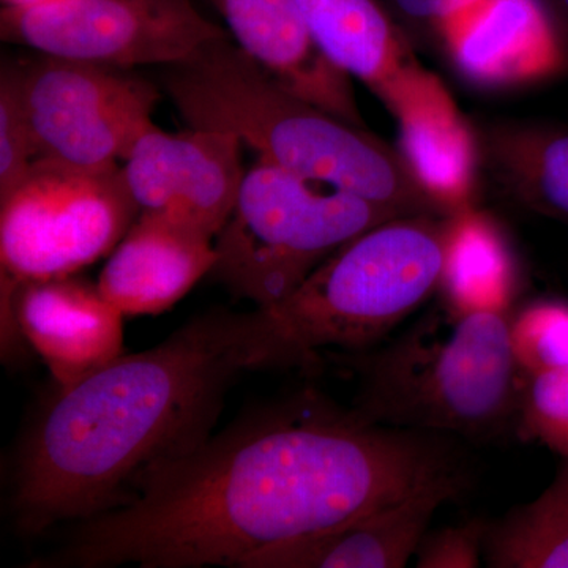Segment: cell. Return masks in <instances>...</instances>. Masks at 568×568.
<instances>
[{
    "instance_id": "cell-1",
    "label": "cell",
    "mask_w": 568,
    "mask_h": 568,
    "mask_svg": "<svg viewBox=\"0 0 568 568\" xmlns=\"http://www.w3.org/2000/svg\"><path fill=\"white\" fill-rule=\"evenodd\" d=\"M447 435L373 424L313 390L254 410L77 523L31 567L241 568L459 474Z\"/></svg>"
},
{
    "instance_id": "cell-2",
    "label": "cell",
    "mask_w": 568,
    "mask_h": 568,
    "mask_svg": "<svg viewBox=\"0 0 568 568\" xmlns=\"http://www.w3.org/2000/svg\"><path fill=\"white\" fill-rule=\"evenodd\" d=\"M268 335L261 306L211 310L160 345L59 387L18 457V528L37 536L130 503L153 470L211 439L239 376L274 369Z\"/></svg>"
},
{
    "instance_id": "cell-3",
    "label": "cell",
    "mask_w": 568,
    "mask_h": 568,
    "mask_svg": "<svg viewBox=\"0 0 568 568\" xmlns=\"http://www.w3.org/2000/svg\"><path fill=\"white\" fill-rule=\"evenodd\" d=\"M164 85L190 126L233 133L257 159L403 215L448 216L399 151L284 89L231 37L171 65Z\"/></svg>"
},
{
    "instance_id": "cell-4",
    "label": "cell",
    "mask_w": 568,
    "mask_h": 568,
    "mask_svg": "<svg viewBox=\"0 0 568 568\" xmlns=\"http://www.w3.org/2000/svg\"><path fill=\"white\" fill-rule=\"evenodd\" d=\"M510 315L458 313L440 302L402 334L354 354H328L357 376L353 409L373 424L488 436L515 422L519 386Z\"/></svg>"
},
{
    "instance_id": "cell-5",
    "label": "cell",
    "mask_w": 568,
    "mask_h": 568,
    "mask_svg": "<svg viewBox=\"0 0 568 568\" xmlns=\"http://www.w3.org/2000/svg\"><path fill=\"white\" fill-rule=\"evenodd\" d=\"M439 215L396 216L347 242L274 305V369L310 368L325 351L364 353L439 290L446 250Z\"/></svg>"
},
{
    "instance_id": "cell-6",
    "label": "cell",
    "mask_w": 568,
    "mask_h": 568,
    "mask_svg": "<svg viewBox=\"0 0 568 568\" xmlns=\"http://www.w3.org/2000/svg\"><path fill=\"white\" fill-rule=\"evenodd\" d=\"M405 216L257 159L215 237L211 274L256 306L283 301L347 242Z\"/></svg>"
},
{
    "instance_id": "cell-7",
    "label": "cell",
    "mask_w": 568,
    "mask_h": 568,
    "mask_svg": "<svg viewBox=\"0 0 568 568\" xmlns=\"http://www.w3.org/2000/svg\"><path fill=\"white\" fill-rule=\"evenodd\" d=\"M138 216L121 164L78 168L37 160L0 197L2 293L74 275L110 256Z\"/></svg>"
},
{
    "instance_id": "cell-8",
    "label": "cell",
    "mask_w": 568,
    "mask_h": 568,
    "mask_svg": "<svg viewBox=\"0 0 568 568\" xmlns=\"http://www.w3.org/2000/svg\"><path fill=\"white\" fill-rule=\"evenodd\" d=\"M3 41L43 55L115 69L175 65L213 41L227 39L193 0H54L6 6Z\"/></svg>"
},
{
    "instance_id": "cell-9",
    "label": "cell",
    "mask_w": 568,
    "mask_h": 568,
    "mask_svg": "<svg viewBox=\"0 0 568 568\" xmlns=\"http://www.w3.org/2000/svg\"><path fill=\"white\" fill-rule=\"evenodd\" d=\"M123 69L40 54L17 65L37 160L100 168L125 160L151 129L160 93Z\"/></svg>"
},
{
    "instance_id": "cell-10",
    "label": "cell",
    "mask_w": 568,
    "mask_h": 568,
    "mask_svg": "<svg viewBox=\"0 0 568 568\" xmlns=\"http://www.w3.org/2000/svg\"><path fill=\"white\" fill-rule=\"evenodd\" d=\"M241 149L222 130L166 133L152 125L123 160V181L140 213L215 241L244 181Z\"/></svg>"
},
{
    "instance_id": "cell-11",
    "label": "cell",
    "mask_w": 568,
    "mask_h": 568,
    "mask_svg": "<svg viewBox=\"0 0 568 568\" xmlns=\"http://www.w3.org/2000/svg\"><path fill=\"white\" fill-rule=\"evenodd\" d=\"M123 317L97 283L74 275L2 293L3 339H24L59 387L73 386L123 355Z\"/></svg>"
},
{
    "instance_id": "cell-12",
    "label": "cell",
    "mask_w": 568,
    "mask_h": 568,
    "mask_svg": "<svg viewBox=\"0 0 568 568\" xmlns=\"http://www.w3.org/2000/svg\"><path fill=\"white\" fill-rule=\"evenodd\" d=\"M462 487L463 473L440 478L345 525L261 549L241 568H403L416 555L437 508Z\"/></svg>"
},
{
    "instance_id": "cell-13",
    "label": "cell",
    "mask_w": 568,
    "mask_h": 568,
    "mask_svg": "<svg viewBox=\"0 0 568 568\" xmlns=\"http://www.w3.org/2000/svg\"><path fill=\"white\" fill-rule=\"evenodd\" d=\"M212 2L234 43L272 80L336 118L365 126L351 77L320 50L294 0Z\"/></svg>"
},
{
    "instance_id": "cell-14",
    "label": "cell",
    "mask_w": 568,
    "mask_h": 568,
    "mask_svg": "<svg viewBox=\"0 0 568 568\" xmlns=\"http://www.w3.org/2000/svg\"><path fill=\"white\" fill-rule=\"evenodd\" d=\"M459 73L500 88L558 69L564 41L541 0H484L439 33Z\"/></svg>"
},
{
    "instance_id": "cell-15",
    "label": "cell",
    "mask_w": 568,
    "mask_h": 568,
    "mask_svg": "<svg viewBox=\"0 0 568 568\" xmlns=\"http://www.w3.org/2000/svg\"><path fill=\"white\" fill-rule=\"evenodd\" d=\"M387 110L398 122L399 153L425 192L447 215L474 207L476 136L439 78L418 67Z\"/></svg>"
},
{
    "instance_id": "cell-16",
    "label": "cell",
    "mask_w": 568,
    "mask_h": 568,
    "mask_svg": "<svg viewBox=\"0 0 568 568\" xmlns=\"http://www.w3.org/2000/svg\"><path fill=\"white\" fill-rule=\"evenodd\" d=\"M216 264L215 241L140 213L112 250L97 286L123 316L160 315Z\"/></svg>"
},
{
    "instance_id": "cell-17",
    "label": "cell",
    "mask_w": 568,
    "mask_h": 568,
    "mask_svg": "<svg viewBox=\"0 0 568 568\" xmlns=\"http://www.w3.org/2000/svg\"><path fill=\"white\" fill-rule=\"evenodd\" d=\"M320 50L384 104L420 67L377 0H294Z\"/></svg>"
},
{
    "instance_id": "cell-18",
    "label": "cell",
    "mask_w": 568,
    "mask_h": 568,
    "mask_svg": "<svg viewBox=\"0 0 568 568\" xmlns=\"http://www.w3.org/2000/svg\"><path fill=\"white\" fill-rule=\"evenodd\" d=\"M518 276L514 256L499 227L476 207L446 220V250L439 293L458 313L510 315Z\"/></svg>"
},
{
    "instance_id": "cell-19",
    "label": "cell",
    "mask_w": 568,
    "mask_h": 568,
    "mask_svg": "<svg viewBox=\"0 0 568 568\" xmlns=\"http://www.w3.org/2000/svg\"><path fill=\"white\" fill-rule=\"evenodd\" d=\"M487 149L497 181L519 204L568 222V132L499 129Z\"/></svg>"
},
{
    "instance_id": "cell-20",
    "label": "cell",
    "mask_w": 568,
    "mask_h": 568,
    "mask_svg": "<svg viewBox=\"0 0 568 568\" xmlns=\"http://www.w3.org/2000/svg\"><path fill=\"white\" fill-rule=\"evenodd\" d=\"M484 562L491 568H568V459L540 496L488 525Z\"/></svg>"
},
{
    "instance_id": "cell-21",
    "label": "cell",
    "mask_w": 568,
    "mask_h": 568,
    "mask_svg": "<svg viewBox=\"0 0 568 568\" xmlns=\"http://www.w3.org/2000/svg\"><path fill=\"white\" fill-rule=\"evenodd\" d=\"M508 331L521 377L568 369V302H529L510 313Z\"/></svg>"
},
{
    "instance_id": "cell-22",
    "label": "cell",
    "mask_w": 568,
    "mask_h": 568,
    "mask_svg": "<svg viewBox=\"0 0 568 568\" xmlns=\"http://www.w3.org/2000/svg\"><path fill=\"white\" fill-rule=\"evenodd\" d=\"M515 424L523 440L568 459V369L521 377Z\"/></svg>"
},
{
    "instance_id": "cell-23",
    "label": "cell",
    "mask_w": 568,
    "mask_h": 568,
    "mask_svg": "<svg viewBox=\"0 0 568 568\" xmlns=\"http://www.w3.org/2000/svg\"><path fill=\"white\" fill-rule=\"evenodd\" d=\"M36 162V142L22 106L17 65H7L0 78V197L7 196Z\"/></svg>"
},
{
    "instance_id": "cell-24",
    "label": "cell",
    "mask_w": 568,
    "mask_h": 568,
    "mask_svg": "<svg viewBox=\"0 0 568 568\" xmlns=\"http://www.w3.org/2000/svg\"><path fill=\"white\" fill-rule=\"evenodd\" d=\"M488 523L470 519L457 526L426 532L418 545L417 568H474L484 562Z\"/></svg>"
},
{
    "instance_id": "cell-25",
    "label": "cell",
    "mask_w": 568,
    "mask_h": 568,
    "mask_svg": "<svg viewBox=\"0 0 568 568\" xmlns=\"http://www.w3.org/2000/svg\"><path fill=\"white\" fill-rule=\"evenodd\" d=\"M405 20L433 29L439 36L450 22L476 9L484 0H390Z\"/></svg>"
},
{
    "instance_id": "cell-26",
    "label": "cell",
    "mask_w": 568,
    "mask_h": 568,
    "mask_svg": "<svg viewBox=\"0 0 568 568\" xmlns=\"http://www.w3.org/2000/svg\"><path fill=\"white\" fill-rule=\"evenodd\" d=\"M555 20L560 26L559 32L567 37L568 40V0H548Z\"/></svg>"
},
{
    "instance_id": "cell-27",
    "label": "cell",
    "mask_w": 568,
    "mask_h": 568,
    "mask_svg": "<svg viewBox=\"0 0 568 568\" xmlns=\"http://www.w3.org/2000/svg\"><path fill=\"white\" fill-rule=\"evenodd\" d=\"M3 2L9 7H32L54 2V0H3Z\"/></svg>"
}]
</instances>
